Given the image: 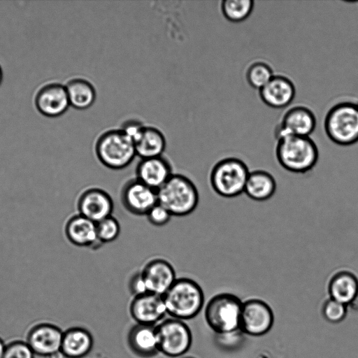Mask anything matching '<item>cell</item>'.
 I'll return each instance as SVG.
<instances>
[{
  "instance_id": "obj_19",
  "label": "cell",
  "mask_w": 358,
  "mask_h": 358,
  "mask_svg": "<svg viewBox=\"0 0 358 358\" xmlns=\"http://www.w3.org/2000/svg\"><path fill=\"white\" fill-rule=\"evenodd\" d=\"M63 336L61 330L55 326L38 325L30 332L28 345L34 353L50 356L61 350Z\"/></svg>"
},
{
  "instance_id": "obj_2",
  "label": "cell",
  "mask_w": 358,
  "mask_h": 358,
  "mask_svg": "<svg viewBox=\"0 0 358 358\" xmlns=\"http://www.w3.org/2000/svg\"><path fill=\"white\" fill-rule=\"evenodd\" d=\"M162 298L166 313L172 318L182 321L196 316L204 303L202 288L189 278H177Z\"/></svg>"
},
{
  "instance_id": "obj_13",
  "label": "cell",
  "mask_w": 358,
  "mask_h": 358,
  "mask_svg": "<svg viewBox=\"0 0 358 358\" xmlns=\"http://www.w3.org/2000/svg\"><path fill=\"white\" fill-rule=\"evenodd\" d=\"M149 293L163 296L177 279L173 265L166 259L155 258L141 270Z\"/></svg>"
},
{
  "instance_id": "obj_34",
  "label": "cell",
  "mask_w": 358,
  "mask_h": 358,
  "mask_svg": "<svg viewBox=\"0 0 358 358\" xmlns=\"http://www.w3.org/2000/svg\"><path fill=\"white\" fill-rule=\"evenodd\" d=\"M66 357L62 350L57 351L50 355V358H66Z\"/></svg>"
},
{
  "instance_id": "obj_33",
  "label": "cell",
  "mask_w": 358,
  "mask_h": 358,
  "mask_svg": "<svg viewBox=\"0 0 358 358\" xmlns=\"http://www.w3.org/2000/svg\"><path fill=\"white\" fill-rule=\"evenodd\" d=\"M128 286L130 292L134 296L149 293L141 271H136L131 275L129 280Z\"/></svg>"
},
{
  "instance_id": "obj_16",
  "label": "cell",
  "mask_w": 358,
  "mask_h": 358,
  "mask_svg": "<svg viewBox=\"0 0 358 358\" xmlns=\"http://www.w3.org/2000/svg\"><path fill=\"white\" fill-rule=\"evenodd\" d=\"M261 100L268 107L280 109L288 106L296 95L293 82L282 75H274L271 80L259 90Z\"/></svg>"
},
{
  "instance_id": "obj_10",
  "label": "cell",
  "mask_w": 358,
  "mask_h": 358,
  "mask_svg": "<svg viewBox=\"0 0 358 358\" xmlns=\"http://www.w3.org/2000/svg\"><path fill=\"white\" fill-rule=\"evenodd\" d=\"M120 199L124 208L136 216H145L158 203L156 190L136 178L127 180L121 188Z\"/></svg>"
},
{
  "instance_id": "obj_29",
  "label": "cell",
  "mask_w": 358,
  "mask_h": 358,
  "mask_svg": "<svg viewBox=\"0 0 358 358\" xmlns=\"http://www.w3.org/2000/svg\"><path fill=\"white\" fill-rule=\"evenodd\" d=\"M347 308V306L329 298L324 303L322 314L329 322L339 323L345 318L348 311Z\"/></svg>"
},
{
  "instance_id": "obj_36",
  "label": "cell",
  "mask_w": 358,
  "mask_h": 358,
  "mask_svg": "<svg viewBox=\"0 0 358 358\" xmlns=\"http://www.w3.org/2000/svg\"><path fill=\"white\" fill-rule=\"evenodd\" d=\"M1 79H2V72H1V67H0V83L1 82Z\"/></svg>"
},
{
  "instance_id": "obj_17",
  "label": "cell",
  "mask_w": 358,
  "mask_h": 358,
  "mask_svg": "<svg viewBox=\"0 0 358 358\" xmlns=\"http://www.w3.org/2000/svg\"><path fill=\"white\" fill-rule=\"evenodd\" d=\"M65 234L68 240L76 246L96 250L103 245L97 238L96 223L79 213L69 219Z\"/></svg>"
},
{
  "instance_id": "obj_26",
  "label": "cell",
  "mask_w": 358,
  "mask_h": 358,
  "mask_svg": "<svg viewBox=\"0 0 358 358\" xmlns=\"http://www.w3.org/2000/svg\"><path fill=\"white\" fill-rule=\"evenodd\" d=\"M254 5L252 0H224L221 2V10L227 20L238 23L250 15Z\"/></svg>"
},
{
  "instance_id": "obj_25",
  "label": "cell",
  "mask_w": 358,
  "mask_h": 358,
  "mask_svg": "<svg viewBox=\"0 0 358 358\" xmlns=\"http://www.w3.org/2000/svg\"><path fill=\"white\" fill-rule=\"evenodd\" d=\"M69 103L78 110L90 108L94 103L96 93L93 85L83 78H74L65 86Z\"/></svg>"
},
{
  "instance_id": "obj_18",
  "label": "cell",
  "mask_w": 358,
  "mask_h": 358,
  "mask_svg": "<svg viewBox=\"0 0 358 358\" xmlns=\"http://www.w3.org/2000/svg\"><path fill=\"white\" fill-rule=\"evenodd\" d=\"M36 105L38 110L49 117H56L64 113L70 106L65 86L49 84L38 92Z\"/></svg>"
},
{
  "instance_id": "obj_12",
  "label": "cell",
  "mask_w": 358,
  "mask_h": 358,
  "mask_svg": "<svg viewBox=\"0 0 358 358\" xmlns=\"http://www.w3.org/2000/svg\"><path fill=\"white\" fill-rule=\"evenodd\" d=\"M77 207L79 214L95 223L113 215L114 202L104 189L92 187L84 190L79 196Z\"/></svg>"
},
{
  "instance_id": "obj_37",
  "label": "cell",
  "mask_w": 358,
  "mask_h": 358,
  "mask_svg": "<svg viewBox=\"0 0 358 358\" xmlns=\"http://www.w3.org/2000/svg\"><path fill=\"white\" fill-rule=\"evenodd\" d=\"M185 358H194V357H185Z\"/></svg>"
},
{
  "instance_id": "obj_20",
  "label": "cell",
  "mask_w": 358,
  "mask_h": 358,
  "mask_svg": "<svg viewBox=\"0 0 358 358\" xmlns=\"http://www.w3.org/2000/svg\"><path fill=\"white\" fill-rule=\"evenodd\" d=\"M329 298L345 306L353 303L358 296V278L348 270L334 273L328 282Z\"/></svg>"
},
{
  "instance_id": "obj_24",
  "label": "cell",
  "mask_w": 358,
  "mask_h": 358,
  "mask_svg": "<svg viewBox=\"0 0 358 358\" xmlns=\"http://www.w3.org/2000/svg\"><path fill=\"white\" fill-rule=\"evenodd\" d=\"M92 345L93 338L90 333L76 327L64 334L61 350L66 357L80 358L89 353Z\"/></svg>"
},
{
  "instance_id": "obj_7",
  "label": "cell",
  "mask_w": 358,
  "mask_h": 358,
  "mask_svg": "<svg viewBox=\"0 0 358 358\" xmlns=\"http://www.w3.org/2000/svg\"><path fill=\"white\" fill-rule=\"evenodd\" d=\"M243 301L231 293H220L207 303L204 316L208 327L215 334L240 329Z\"/></svg>"
},
{
  "instance_id": "obj_28",
  "label": "cell",
  "mask_w": 358,
  "mask_h": 358,
  "mask_svg": "<svg viewBox=\"0 0 358 358\" xmlns=\"http://www.w3.org/2000/svg\"><path fill=\"white\" fill-rule=\"evenodd\" d=\"M96 227L97 238L101 244L115 241L121 231L120 222L113 215L96 223Z\"/></svg>"
},
{
  "instance_id": "obj_11",
  "label": "cell",
  "mask_w": 358,
  "mask_h": 358,
  "mask_svg": "<svg viewBox=\"0 0 358 358\" xmlns=\"http://www.w3.org/2000/svg\"><path fill=\"white\" fill-rule=\"evenodd\" d=\"M314 113L304 106H294L282 115L275 129L276 140L287 136H310L316 127Z\"/></svg>"
},
{
  "instance_id": "obj_27",
  "label": "cell",
  "mask_w": 358,
  "mask_h": 358,
  "mask_svg": "<svg viewBox=\"0 0 358 358\" xmlns=\"http://www.w3.org/2000/svg\"><path fill=\"white\" fill-rule=\"evenodd\" d=\"M275 74L269 64L264 62L257 61L248 67L245 78L248 84L258 90L264 87Z\"/></svg>"
},
{
  "instance_id": "obj_22",
  "label": "cell",
  "mask_w": 358,
  "mask_h": 358,
  "mask_svg": "<svg viewBox=\"0 0 358 358\" xmlns=\"http://www.w3.org/2000/svg\"><path fill=\"white\" fill-rule=\"evenodd\" d=\"M128 344L131 351L141 357L155 356L159 352L155 326H134L128 334Z\"/></svg>"
},
{
  "instance_id": "obj_32",
  "label": "cell",
  "mask_w": 358,
  "mask_h": 358,
  "mask_svg": "<svg viewBox=\"0 0 358 358\" xmlns=\"http://www.w3.org/2000/svg\"><path fill=\"white\" fill-rule=\"evenodd\" d=\"M3 358H34V352L28 344L15 342L6 347Z\"/></svg>"
},
{
  "instance_id": "obj_15",
  "label": "cell",
  "mask_w": 358,
  "mask_h": 358,
  "mask_svg": "<svg viewBox=\"0 0 358 358\" xmlns=\"http://www.w3.org/2000/svg\"><path fill=\"white\" fill-rule=\"evenodd\" d=\"M129 310L137 324L154 326L166 313L162 296L152 293L134 296Z\"/></svg>"
},
{
  "instance_id": "obj_9",
  "label": "cell",
  "mask_w": 358,
  "mask_h": 358,
  "mask_svg": "<svg viewBox=\"0 0 358 358\" xmlns=\"http://www.w3.org/2000/svg\"><path fill=\"white\" fill-rule=\"evenodd\" d=\"M274 322L271 307L264 301L252 299L243 303L240 330L245 335L261 336L267 334Z\"/></svg>"
},
{
  "instance_id": "obj_5",
  "label": "cell",
  "mask_w": 358,
  "mask_h": 358,
  "mask_svg": "<svg viewBox=\"0 0 358 358\" xmlns=\"http://www.w3.org/2000/svg\"><path fill=\"white\" fill-rule=\"evenodd\" d=\"M324 129L335 144L352 145L358 142V103L343 101L333 105L327 112Z\"/></svg>"
},
{
  "instance_id": "obj_4",
  "label": "cell",
  "mask_w": 358,
  "mask_h": 358,
  "mask_svg": "<svg viewBox=\"0 0 358 358\" xmlns=\"http://www.w3.org/2000/svg\"><path fill=\"white\" fill-rule=\"evenodd\" d=\"M94 152L99 162L112 170L127 168L136 156L133 141L120 128L100 134L94 144Z\"/></svg>"
},
{
  "instance_id": "obj_6",
  "label": "cell",
  "mask_w": 358,
  "mask_h": 358,
  "mask_svg": "<svg viewBox=\"0 0 358 358\" xmlns=\"http://www.w3.org/2000/svg\"><path fill=\"white\" fill-rule=\"evenodd\" d=\"M246 164L237 157H226L215 164L210 173V184L219 196L233 198L244 192L250 173Z\"/></svg>"
},
{
  "instance_id": "obj_14",
  "label": "cell",
  "mask_w": 358,
  "mask_h": 358,
  "mask_svg": "<svg viewBox=\"0 0 358 358\" xmlns=\"http://www.w3.org/2000/svg\"><path fill=\"white\" fill-rule=\"evenodd\" d=\"M173 174L170 162L164 156L141 159L138 163L136 178L157 191Z\"/></svg>"
},
{
  "instance_id": "obj_21",
  "label": "cell",
  "mask_w": 358,
  "mask_h": 358,
  "mask_svg": "<svg viewBox=\"0 0 358 358\" xmlns=\"http://www.w3.org/2000/svg\"><path fill=\"white\" fill-rule=\"evenodd\" d=\"M136 156L148 159L163 156L166 141L164 134L152 126L144 125L134 141Z\"/></svg>"
},
{
  "instance_id": "obj_1",
  "label": "cell",
  "mask_w": 358,
  "mask_h": 358,
  "mask_svg": "<svg viewBox=\"0 0 358 358\" xmlns=\"http://www.w3.org/2000/svg\"><path fill=\"white\" fill-rule=\"evenodd\" d=\"M275 157L285 170L304 173L317 164L319 150L310 136H287L277 139Z\"/></svg>"
},
{
  "instance_id": "obj_31",
  "label": "cell",
  "mask_w": 358,
  "mask_h": 358,
  "mask_svg": "<svg viewBox=\"0 0 358 358\" xmlns=\"http://www.w3.org/2000/svg\"><path fill=\"white\" fill-rule=\"evenodd\" d=\"M148 221L153 226L163 227L171 219V214L163 206L157 203L145 215Z\"/></svg>"
},
{
  "instance_id": "obj_35",
  "label": "cell",
  "mask_w": 358,
  "mask_h": 358,
  "mask_svg": "<svg viewBox=\"0 0 358 358\" xmlns=\"http://www.w3.org/2000/svg\"><path fill=\"white\" fill-rule=\"evenodd\" d=\"M6 350V347L2 342V341L0 339V358H3L4 355V352Z\"/></svg>"
},
{
  "instance_id": "obj_23",
  "label": "cell",
  "mask_w": 358,
  "mask_h": 358,
  "mask_svg": "<svg viewBox=\"0 0 358 358\" xmlns=\"http://www.w3.org/2000/svg\"><path fill=\"white\" fill-rule=\"evenodd\" d=\"M276 187L275 180L270 173L255 170L249 173L244 193L252 200L264 201L273 196Z\"/></svg>"
},
{
  "instance_id": "obj_3",
  "label": "cell",
  "mask_w": 358,
  "mask_h": 358,
  "mask_svg": "<svg viewBox=\"0 0 358 358\" xmlns=\"http://www.w3.org/2000/svg\"><path fill=\"white\" fill-rule=\"evenodd\" d=\"M158 203L172 216L185 217L198 206L199 194L194 182L187 176L173 173L157 191Z\"/></svg>"
},
{
  "instance_id": "obj_30",
  "label": "cell",
  "mask_w": 358,
  "mask_h": 358,
  "mask_svg": "<svg viewBox=\"0 0 358 358\" xmlns=\"http://www.w3.org/2000/svg\"><path fill=\"white\" fill-rule=\"evenodd\" d=\"M245 336V334L238 329L231 332L216 334L215 341L220 348L224 350H233L242 345Z\"/></svg>"
},
{
  "instance_id": "obj_8",
  "label": "cell",
  "mask_w": 358,
  "mask_h": 358,
  "mask_svg": "<svg viewBox=\"0 0 358 358\" xmlns=\"http://www.w3.org/2000/svg\"><path fill=\"white\" fill-rule=\"evenodd\" d=\"M155 330L158 351L168 357H180L191 347L192 333L182 320L166 319L155 326Z\"/></svg>"
}]
</instances>
